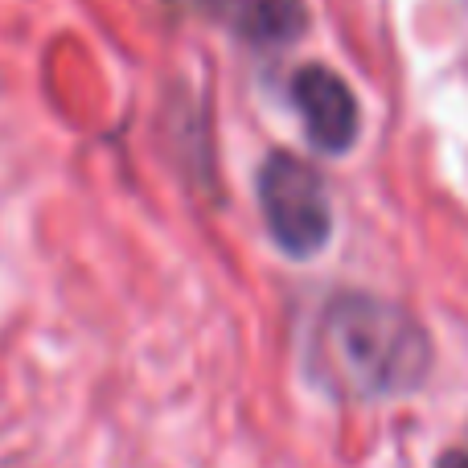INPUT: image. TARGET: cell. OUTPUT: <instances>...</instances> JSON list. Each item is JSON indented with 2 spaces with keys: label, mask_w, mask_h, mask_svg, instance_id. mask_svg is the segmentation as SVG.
I'll return each mask as SVG.
<instances>
[{
  "label": "cell",
  "mask_w": 468,
  "mask_h": 468,
  "mask_svg": "<svg viewBox=\"0 0 468 468\" xmlns=\"http://www.w3.org/2000/svg\"><path fill=\"white\" fill-rule=\"evenodd\" d=\"M431 346L407 308L378 296H337L308 341V378L354 403L395 399L428 378Z\"/></svg>",
  "instance_id": "1"
},
{
  "label": "cell",
  "mask_w": 468,
  "mask_h": 468,
  "mask_svg": "<svg viewBox=\"0 0 468 468\" xmlns=\"http://www.w3.org/2000/svg\"><path fill=\"white\" fill-rule=\"evenodd\" d=\"M259 202H263L267 230L288 255H313L329 242V197H324L316 169L300 156L275 153L259 169Z\"/></svg>",
  "instance_id": "2"
},
{
  "label": "cell",
  "mask_w": 468,
  "mask_h": 468,
  "mask_svg": "<svg viewBox=\"0 0 468 468\" xmlns=\"http://www.w3.org/2000/svg\"><path fill=\"white\" fill-rule=\"evenodd\" d=\"M292 99H296L300 115H304L308 140L321 153H346L357 140V99L346 87V79L324 66H304L292 79Z\"/></svg>",
  "instance_id": "3"
},
{
  "label": "cell",
  "mask_w": 468,
  "mask_h": 468,
  "mask_svg": "<svg viewBox=\"0 0 468 468\" xmlns=\"http://www.w3.org/2000/svg\"><path fill=\"white\" fill-rule=\"evenodd\" d=\"M250 41L280 46L304 29V0H189Z\"/></svg>",
  "instance_id": "4"
},
{
  "label": "cell",
  "mask_w": 468,
  "mask_h": 468,
  "mask_svg": "<svg viewBox=\"0 0 468 468\" xmlns=\"http://www.w3.org/2000/svg\"><path fill=\"white\" fill-rule=\"evenodd\" d=\"M436 468H468V456L464 452H444Z\"/></svg>",
  "instance_id": "5"
}]
</instances>
